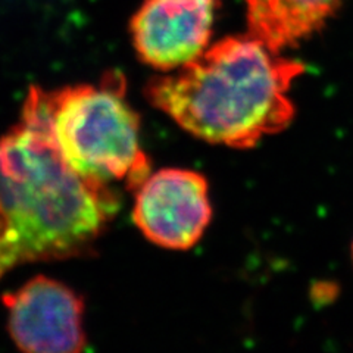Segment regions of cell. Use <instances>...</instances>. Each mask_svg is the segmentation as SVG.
Here are the masks:
<instances>
[{
    "instance_id": "1",
    "label": "cell",
    "mask_w": 353,
    "mask_h": 353,
    "mask_svg": "<svg viewBox=\"0 0 353 353\" xmlns=\"http://www.w3.org/2000/svg\"><path fill=\"white\" fill-rule=\"evenodd\" d=\"M118 209L112 185L66 161L53 137L49 92L32 85L19 124L0 137V214L18 263L81 255Z\"/></svg>"
},
{
    "instance_id": "2",
    "label": "cell",
    "mask_w": 353,
    "mask_h": 353,
    "mask_svg": "<svg viewBox=\"0 0 353 353\" xmlns=\"http://www.w3.org/2000/svg\"><path fill=\"white\" fill-rule=\"evenodd\" d=\"M305 70L249 34L225 37L175 74L154 77L145 93L194 137L250 149L292 124L289 92Z\"/></svg>"
},
{
    "instance_id": "3",
    "label": "cell",
    "mask_w": 353,
    "mask_h": 353,
    "mask_svg": "<svg viewBox=\"0 0 353 353\" xmlns=\"http://www.w3.org/2000/svg\"><path fill=\"white\" fill-rule=\"evenodd\" d=\"M53 137L72 167L102 183L137 190L150 175L140 141V117L125 99L121 74L49 92Z\"/></svg>"
},
{
    "instance_id": "4",
    "label": "cell",
    "mask_w": 353,
    "mask_h": 353,
    "mask_svg": "<svg viewBox=\"0 0 353 353\" xmlns=\"http://www.w3.org/2000/svg\"><path fill=\"white\" fill-rule=\"evenodd\" d=\"M208 181L192 170L163 168L136 190L132 219L143 236L172 250L193 248L212 218Z\"/></svg>"
},
{
    "instance_id": "5",
    "label": "cell",
    "mask_w": 353,
    "mask_h": 353,
    "mask_svg": "<svg viewBox=\"0 0 353 353\" xmlns=\"http://www.w3.org/2000/svg\"><path fill=\"white\" fill-rule=\"evenodd\" d=\"M8 330L28 353H79L85 347L84 301L71 287L37 275L3 296Z\"/></svg>"
},
{
    "instance_id": "6",
    "label": "cell",
    "mask_w": 353,
    "mask_h": 353,
    "mask_svg": "<svg viewBox=\"0 0 353 353\" xmlns=\"http://www.w3.org/2000/svg\"><path fill=\"white\" fill-rule=\"evenodd\" d=\"M218 0H145L131 18L130 31L141 62L174 71L208 49Z\"/></svg>"
},
{
    "instance_id": "7",
    "label": "cell",
    "mask_w": 353,
    "mask_h": 353,
    "mask_svg": "<svg viewBox=\"0 0 353 353\" xmlns=\"http://www.w3.org/2000/svg\"><path fill=\"white\" fill-rule=\"evenodd\" d=\"M249 36L275 53L321 30L341 0H245Z\"/></svg>"
},
{
    "instance_id": "8",
    "label": "cell",
    "mask_w": 353,
    "mask_h": 353,
    "mask_svg": "<svg viewBox=\"0 0 353 353\" xmlns=\"http://www.w3.org/2000/svg\"><path fill=\"white\" fill-rule=\"evenodd\" d=\"M17 265H18V261L15 258V253L8 241L5 219L2 214H0V277H2V275L10 268L17 267Z\"/></svg>"
},
{
    "instance_id": "9",
    "label": "cell",
    "mask_w": 353,
    "mask_h": 353,
    "mask_svg": "<svg viewBox=\"0 0 353 353\" xmlns=\"http://www.w3.org/2000/svg\"><path fill=\"white\" fill-rule=\"evenodd\" d=\"M352 259H353V243H352Z\"/></svg>"
}]
</instances>
